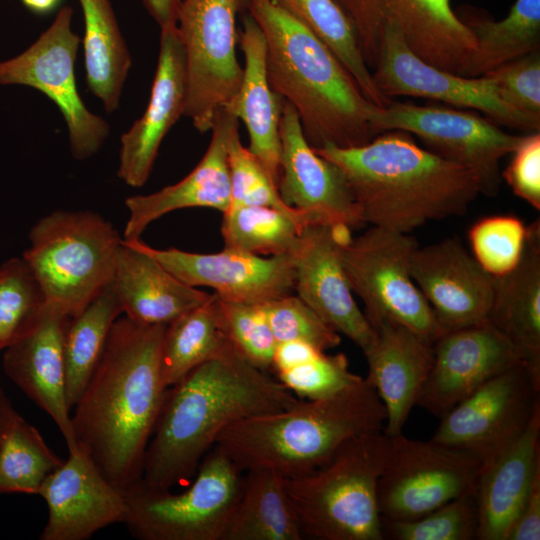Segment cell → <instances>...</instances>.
Returning <instances> with one entry per match:
<instances>
[{
    "label": "cell",
    "mask_w": 540,
    "mask_h": 540,
    "mask_svg": "<svg viewBox=\"0 0 540 540\" xmlns=\"http://www.w3.org/2000/svg\"><path fill=\"white\" fill-rule=\"evenodd\" d=\"M166 326L118 318L72 409L76 446L122 492L141 478L147 446L168 391L161 375Z\"/></svg>",
    "instance_id": "1"
},
{
    "label": "cell",
    "mask_w": 540,
    "mask_h": 540,
    "mask_svg": "<svg viewBox=\"0 0 540 540\" xmlns=\"http://www.w3.org/2000/svg\"><path fill=\"white\" fill-rule=\"evenodd\" d=\"M299 399L230 344L168 388L140 480L154 489L188 485L225 428Z\"/></svg>",
    "instance_id": "2"
},
{
    "label": "cell",
    "mask_w": 540,
    "mask_h": 540,
    "mask_svg": "<svg viewBox=\"0 0 540 540\" xmlns=\"http://www.w3.org/2000/svg\"><path fill=\"white\" fill-rule=\"evenodd\" d=\"M314 151L343 173L362 218L372 226L410 233L429 221L460 216L482 193L468 168L391 130L349 148Z\"/></svg>",
    "instance_id": "3"
},
{
    "label": "cell",
    "mask_w": 540,
    "mask_h": 540,
    "mask_svg": "<svg viewBox=\"0 0 540 540\" xmlns=\"http://www.w3.org/2000/svg\"><path fill=\"white\" fill-rule=\"evenodd\" d=\"M247 11L266 39L269 83L296 110L312 148L357 147L377 136L375 104L315 34L272 0H250Z\"/></svg>",
    "instance_id": "4"
},
{
    "label": "cell",
    "mask_w": 540,
    "mask_h": 540,
    "mask_svg": "<svg viewBox=\"0 0 540 540\" xmlns=\"http://www.w3.org/2000/svg\"><path fill=\"white\" fill-rule=\"evenodd\" d=\"M385 421L383 402L363 378L335 395L300 398L288 409L235 422L213 448L243 473L271 469L289 479L324 465L346 441L380 431Z\"/></svg>",
    "instance_id": "5"
},
{
    "label": "cell",
    "mask_w": 540,
    "mask_h": 540,
    "mask_svg": "<svg viewBox=\"0 0 540 540\" xmlns=\"http://www.w3.org/2000/svg\"><path fill=\"white\" fill-rule=\"evenodd\" d=\"M389 449L380 431L346 441L324 465L284 478L303 538L383 540L377 485Z\"/></svg>",
    "instance_id": "6"
},
{
    "label": "cell",
    "mask_w": 540,
    "mask_h": 540,
    "mask_svg": "<svg viewBox=\"0 0 540 540\" xmlns=\"http://www.w3.org/2000/svg\"><path fill=\"white\" fill-rule=\"evenodd\" d=\"M22 258L46 303L69 318L82 311L113 279L123 237L92 211H53L29 232Z\"/></svg>",
    "instance_id": "7"
},
{
    "label": "cell",
    "mask_w": 540,
    "mask_h": 540,
    "mask_svg": "<svg viewBox=\"0 0 540 540\" xmlns=\"http://www.w3.org/2000/svg\"><path fill=\"white\" fill-rule=\"evenodd\" d=\"M243 472L212 448L182 492L140 479L125 492L124 523L140 540H222L239 498Z\"/></svg>",
    "instance_id": "8"
},
{
    "label": "cell",
    "mask_w": 540,
    "mask_h": 540,
    "mask_svg": "<svg viewBox=\"0 0 540 540\" xmlns=\"http://www.w3.org/2000/svg\"><path fill=\"white\" fill-rule=\"evenodd\" d=\"M418 246L408 233L371 226L341 242L339 253L350 288L362 300L369 322L387 319L434 343L442 330L411 275Z\"/></svg>",
    "instance_id": "9"
},
{
    "label": "cell",
    "mask_w": 540,
    "mask_h": 540,
    "mask_svg": "<svg viewBox=\"0 0 540 540\" xmlns=\"http://www.w3.org/2000/svg\"><path fill=\"white\" fill-rule=\"evenodd\" d=\"M250 0H182L177 28L184 47L187 93L183 116L200 133L236 94L243 68L236 56L238 14Z\"/></svg>",
    "instance_id": "10"
},
{
    "label": "cell",
    "mask_w": 540,
    "mask_h": 540,
    "mask_svg": "<svg viewBox=\"0 0 540 540\" xmlns=\"http://www.w3.org/2000/svg\"><path fill=\"white\" fill-rule=\"evenodd\" d=\"M481 470V463L467 452L431 439L390 436L377 485L381 518L412 520L453 499L476 495Z\"/></svg>",
    "instance_id": "11"
},
{
    "label": "cell",
    "mask_w": 540,
    "mask_h": 540,
    "mask_svg": "<svg viewBox=\"0 0 540 540\" xmlns=\"http://www.w3.org/2000/svg\"><path fill=\"white\" fill-rule=\"evenodd\" d=\"M350 20L368 67L376 64L382 32L397 27L425 62L465 76L476 40L451 0H335Z\"/></svg>",
    "instance_id": "12"
},
{
    "label": "cell",
    "mask_w": 540,
    "mask_h": 540,
    "mask_svg": "<svg viewBox=\"0 0 540 540\" xmlns=\"http://www.w3.org/2000/svg\"><path fill=\"white\" fill-rule=\"evenodd\" d=\"M73 10L62 7L52 24L20 54L0 61V85H22L47 96L61 112L75 159L96 154L110 127L92 113L79 95L75 61L80 38L71 29Z\"/></svg>",
    "instance_id": "13"
},
{
    "label": "cell",
    "mask_w": 540,
    "mask_h": 540,
    "mask_svg": "<svg viewBox=\"0 0 540 540\" xmlns=\"http://www.w3.org/2000/svg\"><path fill=\"white\" fill-rule=\"evenodd\" d=\"M370 121L378 135L399 130L416 135L428 150L471 170L482 193L495 196L501 183L500 161L523 135L504 132L487 117L437 106L390 101L374 106Z\"/></svg>",
    "instance_id": "14"
},
{
    "label": "cell",
    "mask_w": 540,
    "mask_h": 540,
    "mask_svg": "<svg viewBox=\"0 0 540 540\" xmlns=\"http://www.w3.org/2000/svg\"><path fill=\"white\" fill-rule=\"evenodd\" d=\"M538 410L540 381L520 363L451 408L431 440L469 453L483 469L521 436Z\"/></svg>",
    "instance_id": "15"
},
{
    "label": "cell",
    "mask_w": 540,
    "mask_h": 540,
    "mask_svg": "<svg viewBox=\"0 0 540 540\" xmlns=\"http://www.w3.org/2000/svg\"><path fill=\"white\" fill-rule=\"evenodd\" d=\"M372 73L378 89L387 98L414 96L472 108L495 123L527 132L540 131V116L509 105L487 75L460 76L439 69L418 57L407 45L401 31L385 26Z\"/></svg>",
    "instance_id": "16"
},
{
    "label": "cell",
    "mask_w": 540,
    "mask_h": 540,
    "mask_svg": "<svg viewBox=\"0 0 540 540\" xmlns=\"http://www.w3.org/2000/svg\"><path fill=\"white\" fill-rule=\"evenodd\" d=\"M351 231L345 226L307 225L290 255L296 295L364 352L375 332L353 297L339 253L340 243L352 238Z\"/></svg>",
    "instance_id": "17"
},
{
    "label": "cell",
    "mask_w": 540,
    "mask_h": 540,
    "mask_svg": "<svg viewBox=\"0 0 540 540\" xmlns=\"http://www.w3.org/2000/svg\"><path fill=\"white\" fill-rule=\"evenodd\" d=\"M125 241L152 256L186 285L212 288L224 300L261 304L294 292L290 254L264 257L228 248L195 253L154 248L140 238Z\"/></svg>",
    "instance_id": "18"
},
{
    "label": "cell",
    "mask_w": 540,
    "mask_h": 540,
    "mask_svg": "<svg viewBox=\"0 0 540 540\" xmlns=\"http://www.w3.org/2000/svg\"><path fill=\"white\" fill-rule=\"evenodd\" d=\"M278 192L286 205L305 212L314 224L362 227L365 222L342 171L318 155L306 140L293 106L283 99Z\"/></svg>",
    "instance_id": "19"
},
{
    "label": "cell",
    "mask_w": 540,
    "mask_h": 540,
    "mask_svg": "<svg viewBox=\"0 0 540 540\" xmlns=\"http://www.w3.org/2000/svg\"><path fill=\"white\" fill-rule=\"evenodd\" d=\"M523 363L514 345L488 320L443 333L417 405L441 418L497 375Z\"/></svg>",
    "instance_id": "20"
},
{
    "label": "cell",
    "mask_w": 540,
    "mask_h": 540,
    "mask_svg": "<svg viewBox=\"0 0 540 540\" xmlns=\"http://www.w3.org/2000/svg\"><path fill=\"white\" fill-rule=\"evenodd\" d=\"M411 275L442 333L488 320L494 277L457 237L418 246L411 259Z\"/></svg>",
    "instance_id": "21"
},
{
    "label": "cell",
    "mask_w": 540,
    "mask_h": 540,
    "mask_svg": "<svg viewBox=\"0 0 540 540\" xmlns=\"http://www.w3.org/2000/svg\"><path fill=\"white\" fill-rule=\"evenodd\" d=\"M38 495L48 507L41 540H85L124 522L126 499L78 447L44 481Z\"/></svg>",
    "instance_id": "22"
},
{
    "label": "cell",
    "mask_w": 540,
    "mask_h": 540,
    "mask_svg": "<svg viewBox=\"0 0 540 540\" xmlns=\"http://www.w3.org/2000/svg\"><path fill=\"white\" fill-rule=\"evenodd\" d=\"M69 317L46 303L41 312L3 350L7 377L53 419L68 451L77 446L65 389L64 335Z\"/></svg>",
    "instance_id": "23"
},
{
    "label": "cell",
    "mask_w": 540,
    "mask_h": 540,
    "mask_svg": "<svg viewBox=\"0 0 540 540\" xmlns=\"http://www.w3.org/2000/svg\"><path fill=\"white\" fill-rule=\"evenodd\" d=\"M186 93V57L178 28L161 29L147 107L120 137L117 176L126 185L141 187L147 182L164 137L184 114Z\"/></svg>",
    "instance_id": "24"
},
{
    "label": "cell",
    "mask_w": 540,
    "mask_h": 540,
    "mask_svg": "<svg viewBox=\"0 0 540 540\" xmlns=\"http://www.w3.org/2000/svg\"><path fill=\"white\" fill-rule=\"evenodd\" d=\"M375 332L363 353L368 372L364 378L386 409L383 433L395 436L417 405L433 363V343L413 330L387 319L369 322Z\"/></svg>",
    "instance_id": "25"
},
{
    "label": "cell",
    "mask_w": 540,
    "mask_h": 540,
    "mask_svg": "<svg viewBox=\"0 0 540 540\" xmlns=\"http://www.w3.org/2000/svg\"><path fill=\"white\" fill-rule=\"evenodd\" d=\"M239 122L227 108L219 110L211 128L210 144L186 177L154 193L125 199L129 216L123 231L124 240L140 238L152 222L176 210L204 207L224 213L229 208L228 148L231 136L239 130Z\"/></svg>",
    "instance_id": "26"
},
{
    "label": "cell",
    "mask_w": 540,
    "mask_h": 540,
    "mask_svg": "<svg viewBox=\"0 0 540 540\" xmlns=\"http://www.w3.org/2000/svg\"><path fill=\"white\" fill-rule=\"evenodd\" d=\"M238 43L244 55L245 66L240 86L226 108L245 124L250 140L248 149L277 185L281 161L279 123L283 98L274 92L269 83L266 39L248 11L242 18Z\"/></svg>",
    "instance_id": "27"
},
{
    "label": "cell",
    "mask_w": 540,
    "mask_h": 540,
    "mask_svg": "<svg viewBox=\"0 0 540 540\" xmlns=\"http://www.w3.org/2000/svg\"><path fill=\"white\" fill-rule=\"evenodd\" d=\"M540 469V410L521 436L481 470L476 489L478 540H507Z\"/></svg>",
    "instance_id": "28"
},
{
    "label": "cell",
    "mask_w": 540,
    "mask_h": 540,
    "mask_svg": "<svg viewBox=\"0 0 540 540\" xmlns=\"http://www.w3.org/2000/svg\"><path fill=\"white\" fill-rule=\"evenodd\" d=\"M111 283L122 313L144 325H168L211 296L181 282L156 259L124 239Z\"/></svg>",
    "instance_id": "29"
},
{
    "label": "cell",
    "mask_w": 540,
    "mask_h": 540,
    "mask_svg": "<svg viewBox=\"0 0 540 540\" xmlns=\"http://www.w3.org/2000/svg\"><path fill=\"white\" fill-rule=\"evenodd\" d=\"M488 321L517 349L540 381V223L528 226L524 252L509 273L494 277Z\"/></svg>",
    "instance_id": "30"
},
{
    "label": "cell",
    "mask_w": 540,
    "mask_h": 540,
    "mask_svg": "<svg viewBox=\"0 0 540 540\" xmlns=\"http://www.w3.org/2000/svg\"><path fill=\"white\" fill-rule=\"evenodd\" d=\"M455 12L476 40L466 77L481 76L540 50V0H515L508 14L498 21L471 6H461Z\"/></svg>",
    "instance_id": "31"
},
{
    "label": "cell",
    "mask_w": 540,
    "mask_h": 540,
    "mask_svg": "<svg viewBox=\"0 0 540 540\" xmlns=\"http://www.w3.org/2000/svg\"><path fill=\"white\" fill-rule=\"evenodd\" d=\"M242 488L222 540H301L284 478L271 469L244 472Z\"/></svg>",
    "instance_id": "32"
},
{
    "label": "cell",
    "mask_w": 540,
    "mask_h": 540,
    "mask_svg": "<svg viewBox=\"0 0 540 540\" xmlns=\"http://www.w3.org/2000/svg\"><path fill=\"white\" fill-rule=\"evenodd\" d=\"M87 86L106 112L118 109L132 59L109 0H79Z\"/></svg>",
    "instance_id": "33"
},
{
    "label": "cell",
    "mask_w": 540,
    "mask_h": 540,
    "mask_svg": "<svg viewBox=\"0 0 540 540\" xmlns=\"http://www.w3.org/2000/svg\"><path fill=\"white\" fill-rule=\"evenodd\" d=\"M231 342L223 326L216 293L166 326L161 375L167 388L191 370L224 351Z\"/></svg>",
    "instance_id": "34"
},
{
    "label": "cell",
    "mask_w": 540,
    "mask_h": 540,
    "mask_svg": "<svg viewBox=\"0 0 540 540\" xmlns=\"http://www.w3.org/2000/svg\"><path fill=\"white\" fill-rule=\"evenodd\" d=\"M121 314L118 296L110 283L69 319L63 352L66 399L71 412L96 369L111 328Z\"/></svg>",
    "instance_id": "35"
},
{
    "label": "cell",
    "mask_w": 540,
    "mask_h": 540,
    "mask_svg": "<svg viewBox=\"0 0 540 540\" xmlns=\"http://www.w3.org/2000/svg\"><path fill=\"white\" fill-rule=\"evenodd\" d=\"M272 1L304 24L334 53L370 102L385 107L391 101L375 84L355 30L335 0Z\"/></svg>",
    "instance_id": "36"
},
{
    "label": "cell",
    "mask_w": 540,
    "mask_h": 540,
    "mask_svg": "<svg viewBox=\"0 0 540 540\" xmlns=\"http://www.w3.org/2000/svg\"><path fill=\"white\" fill-rule=\"evenodd\" d=\"M222 214L224 248L257 256L290 254L302 228L313 224L305 215L264 206H230Z\"/></svg>",
    "instance_id": "37"
},
{
    "label": "cell",
    "mask_w": 540,
    "mask_h": 540,
    "mask_svg": "<svg viewBox=\"0 0 540 540\" xmlns=\"http://www.w3.org/2000/svg\"><path fill=\"white\" fill-rule=\"evenodd\" d=\"M64 461L18 413L0 442V493L38 494Z\"/></svg>",
    "instance_id": "38"
},
{
    "label": "cell",
    "mask_w": 540,
    "mask_h": 540,
    "mask_svg": "<svg viewBox=\"0 0 540 540\" xmlns=\"http://www.w3.org/2000/svg\"><path fill=\"white\" fill-rule=\"evenodd\" d=\"M381 519L384 539L473 540L478 536L475 494L453 499L416 519Z\"/></svg>",
    "instance_id": "39"
},
{
    "label": "cell",
    "mask_w": 540,
    "mask_h": 540,
    "mask_svg": "<svg viewBox=\"0 0 540 540\" xmlns=\"http://www.w3.org/2000/svg\"><path fill=\"white\" fill-rule=\"evenodd\" d=\"M45 305L43 290L22 257L10 258L0 265V352Z\"/></svg>",
    "instance_id": "40"
},
{
    "label": "cell",
    "mask_w": 540,
    "mask_h": 540,
    "mask_svg": "<svg viewBox=\"0 0 540 540\" xmlns=\"http://www.w3.org/2000/svg\"><path fill=\"white\" fill-rule=\"evenodd\" d=\"M527 236L528 226L513 215L484 217L468 232L471 254L493 277L505 275L518 265Z\"/></svg>",
    "instance_id": "41"
},
{
    "label": "cell",
    "mask_w": 540,
    "mask_h": 540,
    "mask_svg": "<svg viewBox=\"0 0 540 540\" xmlns=\"http://www.w3.org/2000/svg\"><path fill=\"white\" fill-rule=\"evenodd\" d=\"M219 298L225 333L234 348L257 368L270 372L277 342L263 303H245Z\"/></svg>",
    "instance_id": "42"
},
{
    "label": "cell",
    "mask_w": 540,
    "mask_h": 540,
    "mask_svg": "<svg viewBox=\"0 0 540 540\" xmlns=\"http://www.w3.org/2000/svg\"><path fill=\"white\" fill-rule=\"evenodd\" d=\"M228 165L231 185L230 206L270 207L292 215H305L312 221L305 212L284 203L275 182L250 150L243 146L239 130L233 133L229 142Z\"/></svg>",
    "instance_id": "43"
},
{
    "label": "cell",
    "mask_w": 540,
    "mask_h": 540,
    "mask_svg": "<svg viewBox=\"0 0 540 540\" xmlns=\"http://www.w3.org/2000/svg\"><path fill=\"white\" fill-rule=\"evenodd\" d=\"M263 308L277 344L298 341L327 351L341 342L340 334L293 293L265 302Z\"/></svg>",
    "instance_id": "44"
},
{
    "label": "cell",
    "mask_w": 540,
    "mask_h": 540,
    "mask_svg": "<svg viewBox=\"0 0 540 540\" xmlns=\"http://www.w3.org/2000/svg\"><path fill=\"white\" fill-rule=\"evenodd\" d=\"M295 396L319 399L339 393L363 378L349 370L345 354L320 352L312 359L275 376Z\"/></svg>",
    "instance_id": "45"
},
{
    "label": "cell",
    "mask_w": 540,
    "mask_h": 540,
    "mask_svg": "<svg viewBox=\"0 0 540 540\" xmlns=\"http://www.w3.org/2000/svg\"><path fill=\"white\" fill-rule=\"evenodd\" d=\"M483 75L494 81L509 105L540 116V50L506 62Z\"/></svg>",
    "instance_id": "46"
},
{
    "label": "cell",
    "mask_w": 540,
    "mask_h": 540,
    "mask_svg": "<svg viewBox=\"0 0 540 540\" xmlns=\"http://www.w3.org/2000/svg\"><path fill=\"white\" fill-rule=\"evenodd\" d=\"M501 174L513 193L534 209H540V133L523 135Z\"/></svg>",
    "instance_id": "47"
},
{
    "label": "cell",
    "mask_w": 540,
    "mask_h": 540,
    "mask_svg": "<svg viewBox=\"0 0 540 540\" xmlns=\"http://www.w3.org/2000/svg\"><path fill=\"white\" fill-rule=\"evenodd\" d=\"M540 539V469L511 527L507 540Z\"/></svg>",
    "instance_id": "48"
},
{
    "label": "cell",
    "mask_w": 540,
    "mask_h": 540,
    "mask_svg": "<svg viewBox=\"0 0 540 540\" xmlns=\"http://www.w3.org/2000/svg\"><path fill=\"white\" fill-rule=\"evenodd\" d=\"M320 352L316 347L304 342L288 341L278 343L275 349L271 371L275 375L312 359Z\"/></svg>",
    "instance_id": "49"
},
{
    "label": "cell",
    "mask_w": 540,
    "mask_h": 540,
    "mask_svg": "<svg viewBox=\"0 0 540 540\" xmlns=\"http://www.w3.org/2000/svg\"><path fill=\"white\" fill-rule=\"evenodd\" d=\"M182 0H143V3L160 26V29L177 26Z\"/></svg>",
    "instance_id": "50"
},
{
    "label": "cell",
    "mask_w": 540,
    "mask_h": 540,
    "mask_svg": "<svg viewBox=\"0 0 540 540\" xmlns=\"http://www.w3.org/2000/svg\"><path fill=\"white\" fill-rule=\"evenodd\" d=\"M16 413L11 401L0 387V442Z\"/></svg>",
    "instance_id": "51"
},
{
    "label": "cell",
    "mask_w": 540,
    "mask_h": 540,
    "mask_svg": "<svg viewBox=\"0 0 540 540\" xmlns=\"http://www.w3.org/2000/svg\"><path fill=\"white\" fill-rule=\"evenodd\" d=\"M22 5L37 15H47L57 10L62 0H20Z\"/></svg>",
    "instance_id": "52"
}]
</instances>
